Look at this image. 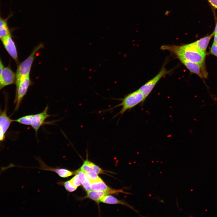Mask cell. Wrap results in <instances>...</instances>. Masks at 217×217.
<instances>
[{
    "label": "cell",
    "instance_id": "obj_23",
    "mask_svg": "<svg viewBox=\"0 0 217 217\" xmlns=\"http://www.w3.org/2000/svg\"><path fill=\"white\" fill-rule=\"evenodd\" d=\"M215 8L217 9V0H207Z\"/></svg>",
    "mask_w": 217,
    "mask_h": 217
},
{
    "label": "cell",
    "instance_id": "obj_10",
    "mask_svg": "<svg viewBox=\"0 0 217 217\" xmlns=\"http://www.w3.org/2000/svg\"><path fill=\"white\" fill-rule=\"evenodd\" d=\"M122 192L121 190L112 189L108 191L90 190L87 192V197L97 202H100L101 199L105 196L110 194Z\"/></svg>",
    "mask_w": 217,
    "mask_h": 217
},
{
    "label": "cell",
    "instance_id": "obj_4",
    "mask_svg": "<svg viewBox=\"0 0 217 217\" xmlns=\"http://www.w3.org/2000/svg\"><path fill=\"white\" fill-rule=\"evenodd\" d=\"M146 98L143 94L138 90L127 94L122 99L120 103L112 108L121 106V109L117 115H122L127 111L133 108L144 101Z\"/></svg>",
    "mask_w": 217,
    "mask_h": 217
},
{
    "label": "cell",
    "instance_id": "obj_15",
    "mask_svg": "<svg viewBox=\"0 0 217 217\" xmlns=\"http://www.w3.org/2000/svg\"><path fill=\"white\" fill-rule=\"evenodd\" d=\"M42 169L54 171L57 173L60 177L62 178H67L73 175V172L65 169H54L49 168L48 166L44 165L42 166Z\"/></svg>",
    "mask_w": 217,
    "mask_h": 217
},
{
    "label": "cell",
    "instance_id": "obj_9",
    "mask_svg": "<svg viewBox=\"0 0 217 217\" xmlns=\"http://www.w3.org/2000/svg\"><path fill=\"white\" fill-rule=\"evenodd\" d=\"M16 74L9 66L4 67L0 76V90L7 86L15 83Z\"/></svg>",
    "mask_w": 217,
    "mask_h": 217
},
{
    "label": "cell",
    "instance_id": "obj_25",
    "mask_svg": "<svg viewBox=\"0 0 217 217\" xmlns=\"http://www.w3.org/2000/svg\"><path fill=\"white\" fill-rule=\"evenodd\" d=\"M4 68V66L0 57V76Z\"/></svg>",
    "mask_w": 217,
    "mask_h": 217
},
{
    "label": "cell",
    "instance_id": "obj_22",
    "mask_svg": "<svg viewBox=\"0 0 217 217\" xmlns=\"http://www.w3.org/2000/svg\"><path fill=\"white\" fill-rule=\"evenodd\" d=\"M210 52L212 55L217 57V45L213 42L211 48Z\"/></svg>",
    "mask_w": 217,
    "mask_h": 217
},
{
    "label": "cell",
    "instance_id": "obj_24",
    "mask_svg": "<svg viewBox=\"0 0 217 217\" xmlns=\"http://www.w3.org/2000/svg\"><path fill=\"white\" fill-rule=\"evenodd\" d=\"M5 138V134L0 129V142L3 141Z\"/></svg>",
    "mask_w": 217,
    "mask_h": 217
},
{
    "label": "cell",
    "instance_id": "obj_17",
    "mask_svg": "<svg viewBox=\"0 0 217 217\" xmlns=\"http://www.w3.org/2000/svg\"><path fill=\"white\" fill-rule=\"evenodd\" d=\"M100 202L109 204H121L131 207L128 204L122 201L118 200L114 197L110 195H107L102 198Z\"/></svg>",
    "mask_w": 217,
    "mask_h": 217
},
{
    "label": "cell",
    "instance_id": "obj_12",
    "mask_svg": "<svg viewBox=\"0 0 217 217\" xmlns=\"http://www.w3.org/2000/svg\"><path fill=\"white\" fill-rule=\"evenodd\" d=\"M80 169L83 172H93L97 174L103 173L102 169L87 159L84 161Z\"/></svg>",
    "mask_w": 217,
    "mask_h": 217
},
{
    "label": "cell",
    "instance_id": "obj_18",
    "mask_svg": "<svg viewBox=\"0 0 217 217\" xmlns=\"http://www.w3.org/2000/svg\"><path fill=\"white\" fill-rule=\"evenodd\" d=\"M83 172L90 182L102 180V179L98 176L97 174L90 172Z\"/></svg>",
    "mask_w": 217,
    "mask_h": 217
},
{
    "label": "cell",
    "instance_id": "obj_8",
    "mask_svg": "<svg viewBox=\"0 0 217 217\" xmlns=\"http://www.w3.org/2000/svg\"><path fill=\"white\" fill-rule=\"evenodd\" d=\"M1 40L8 53L18 64L19 61L17 50L11 33L4 37Z\"/></svg>",
    "mask_w": 217,
    "mask_h": 217
},
{
    "label": "cell",
    "instance_id": "obj_16",
    "mask_svg": "<svg viewBox=\"0 0 217 217\" xmlns=\"http://www.w3.org/2000/svg\"><path fill=\"white\" fill-rule=\"evenodd\" d=\"M90 182L91 189L97 191H108L112 189L108 187L102 180Z\"/></svg>",
    "mask_w": 217,
    "mask_h": 217
},
{
    "label": "cell",
    "instance_id": "obj_1",
    "mask_svg": "<svg viewBox=\"0 0 217 217\" xmlns=\"http://www.w3.org/2000/svg\"><path fill=\"white\" fill-rule=\"evenodd\" d=\"M164 49L172 52L178 57L200 64H204L206 56V52L200 51L192 43L181 46H164Z\"/></svg>",
    "mask_w": 217,
    "mask_h": 217
},
{
    "label": "cell",
    "instance_id": "obj_27",
    "mask_svg": "<svg viewBox=\"0 0 217 217\" xmlns=\"http://www.w3.org/2000/svg\"><path fill=\"white\" fill-rule=\"evenodd\" d=\"M213 33L214 34V35H217V22L215 25L214 30V32H213Z\"/></svg>",
    "mask_w": 217,
    "mask_h": 217
},
{
    "label": "cell",
    "instance_id": "obj_26",
    "mask_svg": "<svg viewBox=\"0 0 217 217\" xmlns=\"http://www.w3.org/2000/svg\"><path fill=\"white\" fill-rule=\"evenodd\" d=\"M214 36L213 43L217 45V35H215Z\"/></svg>",
    "mask_w": 217,
    "mask_h": 217
},
{
    "label": "cell",
    "instance_id": "obj_3",
    "mask_svg": "<svg viewBox=\"0 0 217 217\" xmlns=\"http://www.w3.org/2000/svg\"><path fill=\"white\" fill-rule=\"evenodd\" d=\"M43 46L40 43L34 48L29 56L17 66L16 73L15 84L17 87L23 78L29 75L31 68L37 51Z\"/></svg>",
    "mask_w": 217,
    "mask_h": 217
},
{
    "label": "cell",
    "instance_id": "obj_5",
    "mask_svg": "<svg viewBox=\"0 0 217 217\" xmlns=\"http://www.w3.org/2000/svg\"><path fill=\"white\" fill-rule=\"evenodd\" d=\"M29 75L22 78L20 81L18 86L16 87V94L14 102L16 104L14 111L19 108L21 103L26 95L28 89L31 84Z\"/></svg>",
    "mask_w": 217,
    "mask_h": 217
},
{
    "label": "cell",
    "instance_id": "obj_21",
    "mask_svg": "<svg viewBox=\"0 0 217 217\" xmlns=\"http://www.w3.org/2000/svg\"><path fill=\"white\" fill-rule=\"evenodd\" d=\"M82 184L86 191L88 192L91 190L90 182L87 178L86 179Z\"/></svg>",
    "mask_w": 217,
    "mask_h": 217
},
{
    "label": "cell",
    "instance_id": "obj_6",
    "mask_svg": "<svg viewBox=\"0 0 217 217\" xmlns=\"http://www.w3.org/2000/svg\"><path fill=\"white\" fill-rule=\"evenodd\" d=\"M169 71L164 67L154 77L142 86L138 90L146 98L150 94L159 80Z\"/></svg>",
    "mask_w": 217,
    "mask_h": 217
},
{
    "label": "cell",
    "instance_id": "obj_14",
    "mask_svg": "<svg viewBox=\"0 0 217 217\" xmlns=\"http://www.w3.org/2000/svg\"><path fill=\"white\" fill-rule=\"evenodd\" d=\"M11 33L8 23V18H3L0 12V39Z\"/></svg>",
    "mask_w": 217,
    "mask_h": 217
},
{
    "label": "cell",
    "instance_id": "obj_20",
    "mask_svg": "<svg viewBox=\"0 0 217 217\" xmlns=\"http://www.w3.org/2000/svg\"><path fill=\"white\" fill-rule=\"evenodd\" d=\"M70 181L74 186L77 187L81 185V183L77 175H76L72 178Z\"/></svg>",
    "mask_w": 217,
    "mask_h": 217
},
{
    "label": "cell",
    "instance_id": "obj_7",
    "mask_svg": "<svg viewBox=\"0 0 217 217\" xmlns=\"http://www.w3.org/2000/svg\"><path fill=\"white\" fill-rule=\"evenodd\" d=\"M182 64L191 72L195 74L201 78H206L208 74L204 64H200L193 62L178 57Z\"/></svg>",
    "mask_w": 217,
    "mask_h": 217
},
{
    "label": "cell",
    "instance_id": "obj_13",
    "mask_svg": "<svg viewBox=\"0 0 217 217\" xmlns=\"http://www.w3.org/2000/svg\"><path fill=\"white\" fill-rule=\"evenodd\" d=\"M214 35V34L213 32L210 35L202 38L192 43L199 50L206 52L209 42Z\"/></svg>",
    "mask_w": 217,
    "mask_h": 217
},
{
    "label": "cell",
    "instance_id": "obj_11",
    "mask_svg": "<svg viewBox=\"0 0 217 217\" xmlns=\"http://www.w3.org/2000/svg\"><path fill=\"white\" fill-rule=\"evenodd\" d=\"M13 122V120L7 115L6 106L4 110H0V129L5 134Z\"/></svg>",
    "mask_w": 217,
    "mask_h": 217
},
{
    "label": "cell",
    "instance_id": "obj_19",
    "mask_svg": "<svg viewBox=\"0 0 217 217\" xmlns=\"http://www.w3.org/2000/svg\"><path fill=\"white\" fill-rule=\"evenodd\" d=\"M63 185L65 189L69 192H73L77 188V187L73 185L70 180L64 182L63 183Z\"/></svg>",
    "mask_w": 217,
    "mask_h": 217
},
{
    "label": "cell",
    "instance_id": "obj_2",
    "mask_svg": "<svg viewBox=\"0 0 217 217\" xmlns=\"http://www.w3.org/2000/svg\"><path fill=\"white\" fill-rule=\"evenodd\" d=\"M49 106L47 105L41 112L33 115H26L13 120L16 122L25 125L30 126L35 131L36 135L40 127L46 123V120L51 116L48 113Z\"/></svg>",
    "mask_w": 217,
    "mask_h": 217
}]
</instances>
